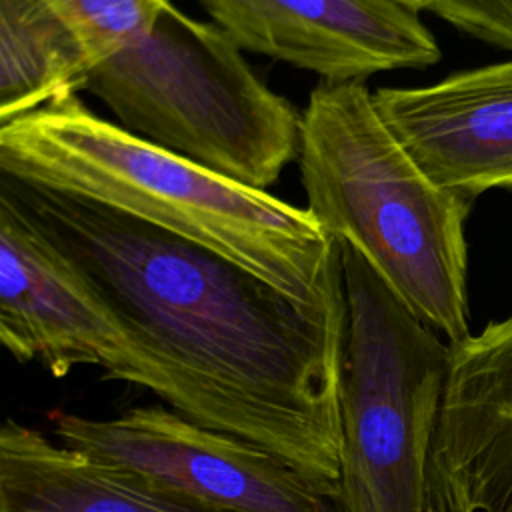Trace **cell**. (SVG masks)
<instances>
[{"mask_svg":"<svg viewBox=\"0 0 512 512\" xmlns=\"http://www.w3.org/2000/svg\"><path fill=\"white\" fill-rule=\"evenodd\" d=\"M94 62L48 0H0V124L84 90Z\"/></svg>","mask_w":512,"mask_h":512,"instance_id":"7c38bea8","label":"cell"},{"mask_svg":"<svg viewBox=\"0 0 512 512\" xmlns=\"http://www.w3.org/2000/svg\"><path fill=\"white\" fill-rule=\"evenodd\" d=\"M0 174L204 244L306 304L344 308L338 242L306 208L138 138L78 94L0 124Z\"/></svg>","mask_w":512,"mask_h":512,"instance_id":"7a4b0ae2","label":"cell"},{"mask_svg":"<svg viewBox=\"0 0 512 512\" xmlns=\"http://www.w3.org/2000/svg\"><path fill=\"white\" fill-rule=\"evenodd\" d=\"M432 492L436 512H512V316L450 344Z\"/></svg>","mask_w":512,"mask_h":512,"instance_id":"30bf717a","label":"cell"},{"mask_svg":"<svg viewBox=\"0 0 512 512\" xmlns=\"http://www.w3.org/2000/svg\"><path fill=\"white\" fill-rule=\"evenodd\" d=\"M242 50L320 76L364 82L426 68L442 52L420 12L394 0H198Z\"/></svg>","mask_w":512,"mask_h":512,"instance_id":"52a82bcc","label":"cell"},{"mask_svg":"<svg viewBox=\"0 0 512 512\" xmlns=\"http://www.w3.org/2000/svg\"><path fill=\"white\" fill-rule=\"evenodd\" d=\"M432 14L486 44L512 52V0H436Z\"/></svg>","mask_w":512,"mask_h":512,"instance_id":"5bb4252c","label":"cell"},{"mask_svg":"<svg viewBox=\"0 0 512 512\" xmlns=\"http://www.w3.org/2000/svg\"><path fill=\"white\" fill-rule=\"evenodd\" d=\"M0 512H224L158 490L134 474L6 418Z\"/></svg>","mask_w":512,"mask_h":512,"instance_id":"8fae6325","label":"cell"},{"mask_svg":"<svg viewBox=\"0 0 512 512\" xmlns=\"http://www.w3.org/2000/svg\"><path fill=\"white\" fill-rule=\"evenodd\" d=\"M54 438L146 484L224 512H318L322 492L276 454L170 406L116 418L54 412Z\"/></svg>","mask_w":512,"mask_h":512,"instance_id":"8992f818","label":"cell"},{"mask_svg":"<svg viewBox=\"0 0 512 512\" xmlns=\"http://www.w3.org/2000/svg\"><path fill=\"white\" fill-rule=\"evenodd\" d=\"M374 104L440 188L474 202L512 190V60L452 72L414 88H378Z\"/></svg>","mask_w":512,"mask_h":512,"instance_id":"9c48e42d","label":"cell"},{"mask_svg":"<svg viewBox=\"0 0 512 512\" xmlns=\"http://www.w3.org/2000/svg\"><path fill=\"white\" fill-rule=\"evenodd\" d=\"M0 340L18 362H40L54 378L100 366L136 382V352L118 320L66 260L0 194Z\"/></svg>","mask_w":512,"mask_h":512,"instance_id":"ba28073f","label":"cell"},{"mask_svg":"<svg viewBox=\"0 0 512 512\" xmlns=\"http://www.w3.org/2000/svg\"><path fill=\"white\" fill-rule=\"evenodd\" d=\"M336 242L346 310L340 492L356 512H436L432 450L450 344Z\"/></svg>","mask_w":512,"mask_h":512,"instance_id":"5b68a950","label":"cell"},{"mask_svg":"<svg viewBox=\"0 0 512 512\" xmlns=\"http://www.w3.org/2000/svg\"><path fill=\"white\" fill-rule=\"evenodd\" d=\"M34 230L136 352V382L244 438L322 494L340 490L344 308L306 304L224 254L124 212L0 174Z\"/></svg>","mask_w":512,"mask_h":512,"instance_id":"6da1fadb","label":"cell"},{"mask_svg":"<svg viewBox=\"0 0 512 512\" xmlns=\"http://www.w3.org/2000/svg\"><path fill=\"white\" fill-rule=\"evenodd\" d=\"M306 210L354 248L388 288L448 344L470 336L472 202L434 184L382 120L364 82H320L300 122Z\"/></svg>","mask_w":512,"mask_h":512,"instance_id":"3957f363","label":"cell"},{"mask_svg":"<svg viewBox=\"0 0 512 512\" xmlns=\"http://www.w3.org/2000/svg\"><path fill=\"white\" fill-rule=\"evenodd\" d=\"M318 512H356L344 494L338 490L334 494H322L320 496V510Z\"/></svg>","mask_w":512,"mask_h":512,"instance_id":"9a60e30c","label":"cell"},{"mask_svg":"<svg viewBox=\"0 0 512 512\" xmlns=\"http://www.w3.org/2000/svg\"><path fill=\"white\" fill-rule=\"evenodd\" d=\"M394 2L404 4L416 12H432V8L436 4V0H394Z\"/></svg>","mask_w":512,"mask_h":512,"instance_id":"2e32d148","label":"cell"},{"mask_svg":"<svg viewBox=\"0 0 512 512\" xmlns=\"http://www.w3.org/2000/svg\"><path fill=\"white\" fill-rule=\"evenodd\" d=\"M76 30L94 68L142 38L170 0H48Z\"/></svg>","mask_w":512,"mask_h":512,"instance_id":"4fadbf2b","label":"cell"},{"mask_svg":"<svg viewBox=\"0 0 512 512\" xmlns=\"http://www.w3.org/2000/svg\"><path fill=\"white\" fill-rule=\"evenodd\" d=\"M134 136L218 176L268 190L298 156L302 114L248 66L214 22L162 8L84 86Z\"/></svg>","mask_w":512,"mask_h":512,"instance_id":"277c9868","label":"cell"}]
</instances>
